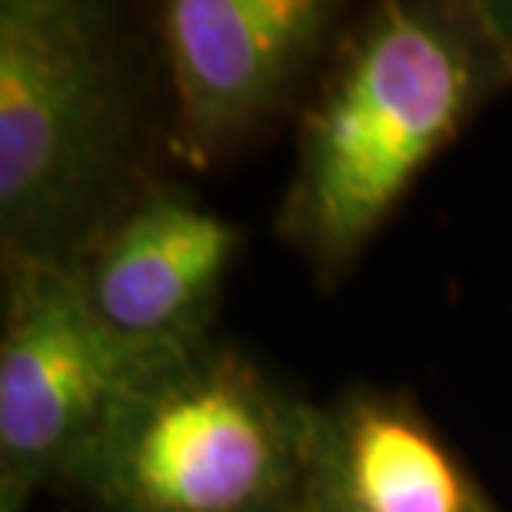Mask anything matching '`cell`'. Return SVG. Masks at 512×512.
I'll return each mask as SVG.
<instances>
[{
    "label": "cell",
    "mask_w": 512,
    "mask_h": 512,
    "mask_svg": "<svg viewBox=\"0 0 512 512\" xmlns=\"http://www.w3.org/2000/svg\"><path fill=\"white\" fill-rule=\"evenodd\" d=\"M167 163L153 4H0V263L70 266Z\"/></svg>",
    "instance_id": "2"
},
{
    "label": "cell",
    "mask_w": 512,
    "mask_h": 512,
    "mask_svg": "<svg viewBox=\"0 0 512 512\" xmlns=\"http://www.w3.org/2000/svg\"><path fill=\"white\" fill-rule=\"evenodd\" d=\"M483 10L499 30V37L506 40V47L512 50V0H483Z\"/></svg>",
    "instance_id": "8"
},
{
    "label": "cell",
    "mask_w": 512,
    "mask_h": 512,
    "mask_svg": "<svg viewBox=\"0 0 512 512\" xmlns=\"http://www.w3.org/2000/svg\"><path fill=\"white\" fill-rule=\"evenodd\" d=\"M512 90V50L483 0L356 7L293 124L276 240L340 286L419 177Z\"/></svg>",
    "instance_id": "1"
},
{
    "label": "cell",
    "mask_w": 512,
    "mask_h": 512,
    "mask_svg": "<svg viewBox=\"0 0 512 512\" xmlns=\"http://www.w3.org/2000/svg\"><path fill=\"white\" fill-rule=\"evenodd\" d=\"M300 512H503L409 389L316 399Z\"/></svg>",
    "instance_id": "7"
},
{
    "label": "cell",
    "mask_w": 512,
    "mask_h": 512,
    "mask_svg": "<svg viewBox=\"0 0 512 512\" xmlns=\"http://www.w3.org/2000/svg\"><path fill=\"white\" fill-rule=\"evenodd\" d=\"M313 413L213 333L133 373L60 496L80 512H300Z\"/></svg>",
    "instance_id": "3"
},
{
    "label": "cell",
    "mask_w": 512,
    "mask_h": 512,
    "mask_svg": "<svg viewBox=\"0 0 512 512\" xmlns=\"http://www.w3.org/2000/svg\"><path fill=\"white\" fill-rule=\"evenodd\" d=\"M157 30L170 90V163L213 173L296 124L356 4L163 0Z\"/></svg>",
    "instance_id": "4"
},
{
    "label": "cell",
    "mask_w": 512,
    "mask_h": 512,
    "mask_svg": "<svg viewBox=\"0 0 512 512\" xmlns=\"http://www.w3.org/2000/svg\"><path fill=\"white\" fill-rule=\"evenodd\" d=\"M243 227L163 173L130 197L67 266L87 310L143 356L213 336Z\"/></svg>",
    "instance_id": "6"
},
{
    "label": "cell",
    "mask_w": 512,
    "mask_h": 512,
    "mask_svg": "<svg viewBox=\"0 0 512 512\" xmlns=\"http://www.w3.org/2000/svg\"><path fill=\"white\" fill-rule=\"evenodd\" d=\"M147 360L97 323L67 266L0 263V512L60 496Z\"/></svg>",
    "instance_id": "5"
}]
</instances>
